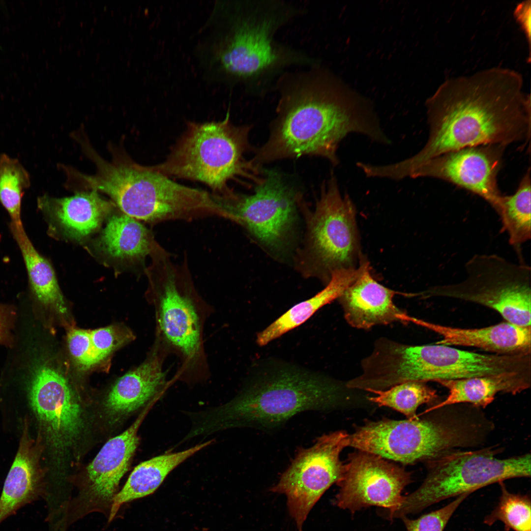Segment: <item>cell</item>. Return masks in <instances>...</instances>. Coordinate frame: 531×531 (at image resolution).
I'll return each instance as SVG.
<instances>
[{
    "mask_svg": "<svg viewBox=\"0 0 531 531\" xmlns=\"http://www.w3.org/2000/svg\"><path fill=\"white\" fill-rule=\"evenodd\" d=\"M417 325L442 336L436 344L473 347L499 354L531 353V326H520L505 321L482 328H466L419 319Z\"/></svg>",
    "mask_w": 531,
    "mask_h": 531,
    "instance_id": "obj_20",
    "label": "cell"
},
{
    "mask_svg": "<svg viewBox=\"0 0 531 531\" xmlns=\"http://www.w3.org/2000/svg\"><path fill=\"white\" fill-rule=\"evenodd\" d=\"M360 265L359 274L338 298L347 322L363 329L397 322L413 323L415 318L394 304L393 298L397 293L373 278L365 258L361 259Z\"/></svg>",
    "mask_w": 531,
    "mask_h": 531,
    "instance_id": "obj_17",
    "label": "cell"
},
{
    "mask_svg": "<svg viewBox=\"0 0 531 531\" xmlns=\"http://www.w3.org/2000/svg\"><path fill=\"white\" fill-rule=\"evenodd\" d=\"M501 494L498 504L483 520L492 526L500 521L507 531H531V501L528 495L509 492L503 481L500 482Z\"/></svg>",
    "mask_w": 531,
    "mask_h": 531,
    "instance_id": "obj_31",
    "label": "cell"
},
{
    "mask_svg": "<svg viewBox=\"0 0 531 531\" xmlns=\"http://www.w3.org/2000/svg\"><path fill=\"white\" fill-rule=\"evenodd\" d=\"M90 335L93 350L100 362L133 338L129 330L118 325L90 330Z\"/></svg>",
    "mask_w": 531,
    "mask_h": 531,
    "instance_id": "obj_33",
    "label": "cell"
},
{
    "mask_svg": "<svg viewBox=\"0 0 531 531\" xmlns=\"http://www.w3.org/2000/svg\"><path fill=\"white\" fill-rule=\"evenodd\" d=\"M531 182L529 169L515 193L502 195L495 208L500 216L502 232L507 233L509 243L518 251L531 237Z\"/></svg>",
    "mask_w": 531,
    "mask_h": 531,
    "instance_id": "obj_28",
    "label": "cell"
},
{
    "mask_svg": "<svg viewBox=\"0 0 531 531\" xmlns=\"http://www.w3.org/2000/svg\"><path fill=\"white\" fill-rule=\"evenodd\" d=\"M444 408L421 418L368 422L349 435L348 446L413 464L484 441L488 431L486 421Z\"/></svg>",
    "mask_w": 531,
    "mask_h": 531,
    "instance_id": "obj_5",
    "label": "cell"
},
{
    "mask_svg": "<svg viewBox=\"0 0 531 531\" xmlns=\"http://www.w3.org/2000/svg\"><path fill=\"white\" fill-rule=\"evenodd\" d=\"M67 343L72 357L80 367L88 369L100 362L92 347L90 330L71 329L67 335Z\"/></svg>",
    "mask_w": 531,
    "mask_h": 531,
    "instance_id": "obj_34",
    "label": "cell"
},
{
    "mask_svg": "<svg viewBox=\"0 0 531 531\" xmlns=\"http://www.w3.org/2000/svg\"><path fill=\"white\" fill-rule=\"evenodd\" d=\"M531 1L526 0L519 3L514 11V16L523 29L529 44L531 43Z\"/></svg>",
    "mask_w": 531,
    "mask_h": 531,
    "instance_id": "obj_35",
    "label": "cell"
},
{
    "mask_svg": "<svg viewBox=\"0 0 531 531\" xmlns=\"http://www.w3.org/2000/svg\"><path fill=\"white\" fill-rule=\"evenodd\" d=\"M276 1L216 0L198 31L194 55L203 78L247 90L293 63H311L277 43L274 34L295 11Z\"/></svg>",
    "mask_w": 531,
    "mask_h": 531,
    "instance_id": "obj_3",
    "label": "cell"
},
{
    "mask_svg": "<svg viewBox=\"0 0 531 531\" xmlns=\"http://www.w3.org/2000/svg\"><path fill=\"white\" fill-rule=\"evenodd\" d=\"M349 435L342 430L324 434L311 447L299 449L278 482L270 488L286 496L298 531H303L309 513L324 493L342 478L345 465L340 454L348 446Z\"/></svg>",
    "mask_w": 531,
    "mask_h": 531,
    "instance_id": "obj_11",
    "label": "cell"
},
{
    "mask_svg": "<svg viewBox=\"0 0 531 531\" xmlns=\"http://www.w3.org/2000/svg\"><path fill=\"white\" fill-rule=\"evenodd\" d=\"M9 227L21 251L30 288L35 299L57 313L65 314L66 303L51 264L34 248L22 223L11 222Z\"/></svg>",
    "mask_w": 531,
    "mask_h": 531,
    "instance_id": "obj_27",
    "label": "cell"
},
{
    "mask_svg": "<svg viewBox=\"0 0 531 531\" xmlns=\"http://www.w3.org/2000/svg\"><path fill=\"white\" fill-rule=\"evenodd\" d=\"M96 246L110 260L132 264L144 260L151 252L153 244L146 227L122 213L113 214L108 218Z\"/></svg>",
    "mask_w": 531,
    "mask_h": 531,
    "instance_id": "obj_25",
    "label": "cell"
},
{
    "mask_svg": "<svg viewBox=\"0 0 531 531\" xmlns=\"http://www.w3.org/2000/svg\"><path fill=\"white\" fill-rule=\"evenodd\" d=\"M460 282L441 285L419 293L424 298H454L497 311L506 322L531 326V267L512 263L496 254H476L465 265Z\"/></svg>",
    "mask_w": 531,
    "mask_h": 531,
    "instance_id": "obj_9",
    "label": "cell"
},
{
    "mask_svg": "<svg viewBox=\"0 0 531 531\" xmlns=\"http://www.w3.org/2000/svg\"><path fill=\"white\" fill-rule=\"evenodd\" d=\"M39 453L27 429L4 482L0 497V524L40 494Z\"/></svg>",
    "mask_w": 531,
    "mask_h": 531,
    "instance_id": "obj_22",
    "label": "cell"
},
{
    "mask_svg": "<svg viewBox=\"0 0 531 531\" xmlns=\"http://www.w3.org/2000/svg\"><path fill=\"white\" fill-rule=\"evenodd\" d=\"M339 390L319 375L279 367L255 377L227 403L196 413L195 429L200 436L234 428L273 429L302 412L335 407Z\"/></svg>",
    "mask_w": 531,
    "mask_h": 531,
    "instance_id": "obj_4",
    "label": "cell"
},
{
    "mask_svg": "<svg viewBox=\"0 0 531 531\" xmlns=\"http://www.w3.org/2000/svg\"><path fill=\"white\" fill-rule=\"evenodd\" d=\"M518 72L494 67L448 79L425 103L428 139L417 153L396 162L401 178L443 153L467 147L508 144L531 136V97Z\"/></svg>",
    "mask_w": 531,
    "mask_h": 531,
    "instance_id": "obj_1",
    "label": "cell"
},
{
    "mask_svg": "<svg viewBox=\"0 0 531 531\" xmlns=\"http://www.w3.org/2000/svg\"><path fill=\"white\" fill-rule=\"evenodd\" d=\"M372 366L377 384L385 389L407 382L531 373V353L481 354L435 343L407 345L384 338L375 348Z\"/></svg>",
    "mask_w": 531,
    "mask_h": 531,
    "instance_id": "obj_6",
    "label": "cell"
},
{
    "mask_svg": "<svg viewBox=\"0 0 531 531\" xmlns=\"http://www.w3.org/2000/svg\"><path fill=\"white\" fill-rule=\"evenodd\" d=\"M412 482L411 473L378 455L359 451L350 454L336 503L354 513L363 508L376 506L384 513L400 504L403 489Z\"/></svg>",
    "mask_w": 531,
    "mask_h": 531,
    "instance_id": "obj_13",
    "label": "cell"
},
{
    "mask_svg": "<svg viewBox=\"0 0 531 531\" xmlns=\"http://www.w3.org/2000/svg\"><path fill=\"white\" fill-rule=\"evenodd\" d=\"M159 295L157 316L162 336L182 356L193 361L200 354L201 324L192 299L177 288L173 275L169 276Z\"/></svg>",
    "mask_w": 531,
    "mask_h": 531,
    "instance_id": "obj_19",
    "label": "cell"
},
{
    "mask_svg": "<svg viewBox=\"0 0 531 531\" xmlns=\"http://www.w3.org/2000/svg\"><path fill=\"white\" fill-rule=\"evenodd\" d=\"M156 400L154 399L146 405L125 431L108 441L88 466L87 493L90 500L112 502L138 446L139 429Z\"/></svg>",
    "mask_w": 531,
    "mask_h": 531,
    "instance_id": "obj_18",
    "label": "cell"
},
{
    "mask_svg": "<svg viewBox=\"0 0 531 531\" xmlns=\"http://www.w3.org/2000/svg\"><path fill=\"white\" fill-rule=\"evenodd\" d=\"M298 197L274 170L266 171L252 195L232 190L220 195L230 219L243 225L264 244L274 247L280 245L294 221Z\"/></svg>",
    "mask_w": 531,
    "mask_h": 531,
    "instance_id": "obj_12",
    "label": "cell"
},
{
    "mask_svg": "<svg viewBox=\"0 0 531 531\" xmlns=\"http://www.w3.org/2000/svg\"><path fill=\"white\" fill-rule=\"evenodd\" d=\"M470 494L460 495L442 507L415 519H410L407 516L400 518L407 531H443L455 511Z\"/></svg>",
    "mask_w": 531,
    "mask_h": 531,
    "instance_id": "obj_32",
    "label": "cell"
},
{
    "mask_svg": "<svg viewBox=\"0 0 531 531\" xmlns=\"http://www.w3.org/2000/svg\"><path fill=\"white\" fill-rule=\"evenodd\" d=\"M505 147L486 145L446 152L423 163L409 177L448 181L478 195L495 209L502 195L497 178Z\"/></svg>",
    "mask_w": 531,
    "mask_h": 531,
    "instance_id": "obj_15",
    "label": "cell"
},
{
    "mask_svg": "<svg viewBox=\"0 0 531 531\" xmlns=\"http://www.w3.org/2000/svg\"><path fill=\"white\" fill-rule=\"evenodd\" d=\"M370 392L375 395L369 397L370 401L380 406L392 408L409 419L417 418L416 413L419 406L432 403L438 398L436 390L420 382H404L385 390Z\"/></svg>",
    "mask_w": 531,
    "mask_h": 531,
    "instance_id": "obj_29",
    "label": "cell"
},
{
    "mask_svg": "<svg viewBox=\"0 0 531 531\" xmlns=\"http://www.w3.org/2000/svg\"><path fill=\"white\" fill-rule=\"evenodd\" d=\"M30 401L48 442L56 449L70 447L83 428V412L66 378L45 363L34 371Z\"/></svg>",
    "mask_w": 531,
    "mask_h": 531,
    "instance_id": "obj_14",
    "label": "cell"
},
{
    "mask_svg": "<svg viewBox=\"0 0 531 531\" xmlns=\"http://www.w3.org/2000/svg\"><path fill=\"white\" fill-rule=\"evenodd\" d=\"M6 328V319L3 310L0 308V341L5 335Z\"/></svg>",
    "mask_w": 531,
    "mask_h": 531,
    "instance_id": "obj_36",
    "label": "cell"
},
{
    "mask_svg": "<svg viewBox=\"0 0 531 531\" xmlns=\"http://www.w3.org/2000/svg\"><path fill=\"white\" fill-rule=\"evenodd\" d=\"M499 450L492 447L454 449L427 461V473L422 483L414 492L403 496L400 505L385 517L390 520L400 518L495 483L531 477L530 453L500 459L495 456Z\"/></svg>",
    "mask_w": 531,
    "mask_h": 531,
    "instance_id": "obj_8",
    "label": "cell"
},
{
    "mask_svg": "<svg viewBox=\"0 0 531 531\" xmlns=\"http://www.w3.org/2000/svg\"><path fill=\"white\" fill-rule=\"evenodd\" d=\"M31 184L30 175L19 160L3 153L0 154V203L11 222L22 223V198Z\"/></svg>",
    "mask_w": 531,
    "mask_h": 531,
    "instance_id": "obj_30",
    "label": "cell"
},
{
    "mask_svg": "<svg viewBox=\"0 0 531 531\" xmlns=\"http://www.w3.org/2000/svg\"><path fill=\"white\" fill-rule=\"evenodd\" d=\"M448 390L444 400L430 407L428 412L445 406L470 403L485 408L500 392L515 395L530 387L531 373L502 374L436 382Z\"/></svg>",
    "mask_w": 531,
    "mask_h": 531,
    "instance_id": "obj_23",
    "label": "cell"
},
{
    "mask_svg": "<svg viewBox=\"0 0 531 531\" xmlns=\"http://www.w3.org/2000/svg\"><path fill=\"white\" fill-rule=\"evenodd\" d=\"M214 441L210 440L181 451L158 455L137 465L122 489L114 496L109 521L115 516L121 505L153 493L172 471Z\"/></svg>",
    "mask_w": 531,
    "mask_h": 531,
    "instance_id": "obj_24",
    "label": "cell"
},
{
    "mask_svg": "<svg viewBox=\"0 0 531 531\" xmlns=\"http://www.w3.org/2000/svg\"><path fill=\"white\" fill-rule=\"evenodd\" d=\"M37 204L51 236L77 241L96 231L116 207L95 190L77 191L63 198L45 194L37 198Z\"/></svg>",
    "mask_w": 531,
    "mask_h": 531,
    "instance_id": "obj_16",
    "label": "cell"
},
{
    "mask_svg": "<svg viewBox=\"0 0 531 531\" xmlns=\"http://www.w3.org/2000/svg\"><path fill=\"white\" fill-rule=\"evenodd\" d=\"M361 271L357 268H342L334 271L329 283L312 297L293 306L271 323L257 336L260 346L266 345L286 332L304 323L318 310L338 298L344 291L356 278Z\"/></svg>",
    "mask_w": 531,
    "mask_h": 531,
    "instance_id": "obj_26",
    "label": "cell"
},
{
    "mask_svg": "<svg viewBox=\"0 0 531 531\" xmlns=\"http://www.w3.org/2000/svg\"><path fill=\"white\" fill-rule=\"evenodd\" d=\"M355 208L340 193L332 174L322 185L320 197L308 220L309 258L316 270L328 277L335 270L355 268L360 256Z\"/></svg>",
    "mask_w": 531,
    "mask_h": 531,
    "instance_id": "obj_10",
    "label": "cell"
},
{
    "mask_svg": "<svg viewBox=\"0 0 531 531\" xmlns=\"http://www.w3.org/2000/svg\"><path fill=\"white\" fill-rule=\"evenodd\" d=\"M277 84L278 117L253 159L257 164L307 155L337 165L339 144L351 133L381 144L391 143L371 103L319 66L286 73Z\"/></svg>",
    "mask_w": 531,
    "mask_h": 531,
    "instance_id": "obj_2",
    "label": "cell"
},
{
    "mask_svg": "<svg viewBox=\"0 0 531 531\" xmlns=\"http://www.w3.org/2000/svg\"><path fill=\"white\" fill-rule=\"evenodd\" d=\"M250 129L234 125L229 111L220 121L190 122L166 159L150 167L169 177L203 182L217 195L229 192L228 182L239 177L258 185L264 178L258 165L244 157L249 148Z\"/></svg>",
    "mask_w": 531,
    "mask_h": 531,
    "instance_id": "obj_7",
    "label": "cell"
},
{
    "mask_svg": "<svg viewBox=\"0 0 531 531\" xmlns=\"http://www.w3.org/2000/svg\"><path fill=\"white\" fill-rule=\"evenodd\" d=\"M161 358L154 353L115 383L104 403L113 422L137 411L157 397L165 383Z\"/></svg>",
    "mask_w": 531,
    "mask_h": 531,
    "instance_id": "obj_21",
    "label": "cell"
}]
</instances>
